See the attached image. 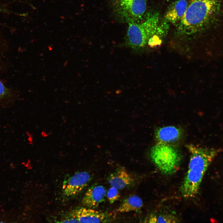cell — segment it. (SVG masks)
Returning a JSON list of instances; mask_svg holds the SVG:
<instances>
[{
  "instance_id": "obj_1",
  "label": "cell",
  "mask_w": 223,
  "mask_h": 223,
  "mask_svg": "<svg viewBox=\"0 0 223 223\" xmlns=\"http://www.w3.org/2000/svg\"><path fill=\"white\" fill-rule=\"evenodd\" d=\"M190 155L188 169L181 186L182 195L186 198L195 197L198 193L203 177L219 150L192 144L186 146Z\"/></svg>"
},
{
  "instance_id": "obj_2",
  "label": "cell",
  "mask_w": 223,
  "mask_h": 223,
  "mask_svg": "<svg viewBox=\"0 0 223 223\" xmlns=\"http://www.w3.org/2000/svg\"><path fill=\"white\" fill-rule=\"evenodd\" d=\"M219 8V0H190L179 22L178 31L184 35L200 32L213 22Z\"/></svg>"
},
{
  "instance_id": "obj_3",
  "label": "cell",
  "mask_w": 223,
  "mask_h": 223,
  "mask_svg": "<svg viewBox=\"0 0 223 223\" xmlns=\"http://www.w3.org/2000/svg\"><path fill=\"white\" fill-rule=\"evenodd\" d=\"M159 21L158 13H149L142 22L128 23V28L124 45L136 51L145 47L147 45L154 48L160 45L161 40L157 35Z\"/></svg>"
},
{
  "instance_id": "obj_4",
  "label": "cell",
  "mask_w": 223,
  "mask_h": 223,
  "mask_svg": "<svg viewBox=\"0 0 223 223\" xmlns=\"http://www.w3.org/2000/svg\"><path fill=\"white\" fill-rule=\"evenodd\" d=\"M150 155L156 167L167 175H172L177 171L182 158L177 149L168 144L160 142L152 147Z\"/></svg>"
},
{
  "instance_id": "obj_5",
  "label": "cell",
  "mask_w": 223,
  "mask_h": 223,
  "mask_svg": "<svg viewBox=\"0 0 223 223\" xmlns=\"http://www.w3.org/2000/svg\"><path fill=\"white\" fill-rule=\"evenodd\" d=\"M112 10L117 17L124 22H139L144 17L146 0H109Z\"/></svg>"
},
{
  "instance_id": "obj_6",
  "label": "cell",
  "mask_w": 223,
  "mask_h": 223,
  "mask_svg": "<svg viewBox=\"0 0 223 223\" xmlns=\"http://www.w3.org/2000/svg\"><path fill=\"white\" fill-rule=\"evenodd\" d=\"M91 179L90 174L87 172L76 173L63 184V195L68 197L78 195L88 185Z\"/></svg>"
},
{
  "instance_id": "obj_7",
  "label": "cell",
  "mask_w": 223,
  "mask_h": 223,
  "mask_svg": "<svg viewBox=\"0 0 223 223\" xmlns=\"http://www.w3.org/2000/svg\"><path fill=\"white\" fill-rule=\"evenodd\" d=\"M72 214L80 223L109 222L111 220L108 213L85 207L74 210Z\"/></svg>"
},
{
  "instance_id": "obj_8",
  "label": "cell",
  "mask_w": 223,
  "mask_h": 223,
  "mask_svg": "<svg viewBox=\"0 0 223 223\" xmlns=\"http://www.w3.org/2000/svg\"><path fill=\"white\" fill-rule=\"evenodd\" d=\"M107 191L103 186L97 183L90 187L82 199V204L85 207L95 209L105 200Z\"/></svg>"
},
{
  "instance_id": "obj_9",
  "label": "cell",
  "mask_w": 223,
  "mask_h": 223,
  "mask_svg": "<svg viewBox=\"0 0 223 223\" xmlns=\"http://www.w3.org/2000/svg\"><path fill=\"white\" fill-rule=\"evenodd\" d=\"M107 180L112 186L119 190L129 187L134 182L133 177L125 167L121 166L117 168L114 172L111 174Z\"/></svg>"
},
{
  "instance_id": "obj_10",
  "label": "cell",
  "mask_w": 223,
  "mask_h": 223,
  "mask_svg": "<svg viewBox=\"0 0 223 223\" xmlns=\"http://www.w3.org/2000/svg\"><path fill=\"white\" fill-rule=\"evenodd\" d=\"M188 5L187 0H175L166 13L165 20L173 24L179 22L185 13Z\"/></svg>"
},
{
  "instance_id": "obj_11",
  "label": "cell",
  "mask_w": 223,
  "mask_h": 223,
  "mask_svg": "<svg viewBox=\"0 0 223 223\" xmlns=\"http://www.w3.org/2000/svg\"><path fill=\"white\" fill-rule=\"evenodd\" d=\"M182 133L180 129L173 126H168L158 129L155 137L158 142L168 143L178 140Z\"/></svg>"
},
{
  "instance_id": "obj_12",
  "label": "cell",
  "mask_w": 223,
  "mask_h": 223,
  "mask_svg": "<svg viewBox=\"0 0 223 223\" xmlns=\"http://www.w3.org/2000/svg\"><path fill=\"white\" fill-rule=\"evenodd\" d=\"M143 203L140 197L131 195L125 199L117 210L118 212L124 213L134 211L139 212L143 207Z\"/></svg>"
},
{
  "instance_id": "obj_13",
  "label": "cell",
  "mask_w": 223,
  "mask_h": 223,
  "mask_svg": "<svg viewBox=\"0 0 223 223\" xmlns=\"http://www.w3.org/2000/svg\"><path fill=\"white\" fill-rule=\"evenodd\" d=\"M15 92L0 80V107L7 108L12 105L16 100Z\"/></svg>"
},
{
  "instance_id": "obj_14",
  "label": "cell",
  "mask_w": 223,
  "mask_h": 223,
  "mask_svg": "<svg viewBox=\"0 0 223 223\" xmlns=\"http://www.w3.org/2000/svg\"><path fill=\"white\" fill-rule=\"evenodd\" d=\"M145 222L173 223L177 222V219L173 215L169 214H162L156 215L151 214L145 220Z\"/></svg>"
},
{
  "instance_id": "obj_15",
  "label": "cell",
  "mask_w": 223,
  "mask_h": 223,
  "mask_svg": "<svg viewBox=\"0 0 223 223\" xmlns=\"http://www.w3.org/2000/svg\"><path fill=\"white\" fill-rule=\"evenodd\" d=\"M106 196L110 203L112 204L119 199L120 195L119 190L112 186L107 191Z\"/></svg>"
},
{
  "instance_id": "obj_16",
  "label": "cell",
  "mask_w": 223,
  "mask_h": 223,
  "mask_svg": "<svg viewBox=\"0 0 223 223\" xmlns=\"http://www.w3.org/2000/svg\"><path fill=\"white\" fill-rule=\"evenodd\" d=\"M169 0V1H170H170H173V0L174 1V0Z\"/></svg>"
}]
</instances>
